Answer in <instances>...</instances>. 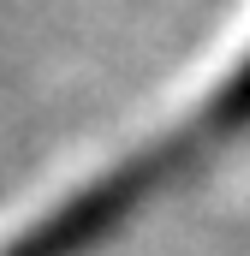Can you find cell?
I'll return each mask as SVG.
<instances>
[{"label":"cell","mask_w":250,"mask_h":256,"mask_svg":"<svg viewBox=\"0 0 250 256\" xmlns=\"http://www.w3.org/2000/svg\"><path fill=\"white\" fill-rule=\"evenodd\" d=\"M244 131H250V54H244V66H232L202 96L196 114H185L173 131H161L155 143H143L137 155H125L120 167H108L102 179L78 185V196H66L60 208H48L36 226H24L0 256H90V250H102L108 232H120L143 202L161 196V185H173L179 173L214 161Z\"/></svg>","instance_id":"obj_1"}]
</instances>
